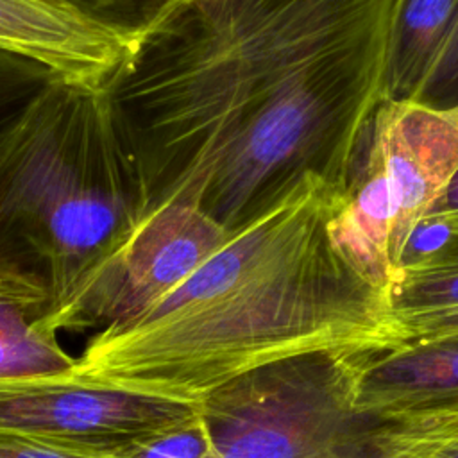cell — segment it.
<instances>
[{"label": "cell", "mask_w": 458, "mask_h": 458, "mask_svg": "<svg viewBox=\"0 0 458 458\" xmlns=\"http://www.w3.org/2000/svg\"><path fill=\"white\" fill-rule=\"evenodd\" d=\"M73 4H77L79 7L86 9L88 13L106 20V21H111V23H116V25H122L125 27L122 21H120V16H118V11L120 7L127 13V18H129V23L138 29L131 18L132 11L136 9L138 14H140V20L143 23V27L147 29V32L150 34L163 20H166L179 5H182L184 2L188 0H70ZM129 29V27H127ZM140 30V29H138Z\"/></svg>", "instance_id": "19"}, {"label": "cell", "mask_w": 458, "mask_h": 458, "mask_svg": "<svg viewBox=\"0 0 458 458\" xmlns=\"http://www.w3.org/2000/svg\"><path fill=\"white\" fill-rule=\"evenodd\" d=\"M327 229L335 247L388 295L395 277V206L370 118L354 147L344 195Z\"/></svg>", "instance_id": "10"}, {"label": "cell", "mask_w": 458, "mask_h": 458, "mask_svg": "<svg viewBox=\"0 0 458 458\" xmlns=\"http://www.w3.org/2000/svg\"><path fill=\"white\" fill-rule=\"evenodd\" d=\"M358 458H458V401L369 420Z\"/></svg>", "instance_id": "15"}, {"label": "cell", "mask_w": 458, "mask_h": 458, "mask_svg": "<svg viewBox=\"0 0 458 458\" xmlns=\"http://www.w3.org/2000/svg\"><path fill=\"white\" fill-rule=\"evenodd\" d=\"M394 23L317 59L243 114L156 200L200 204L234 229L308 174L345 188L358 138L386 98Z\"/></svg>", "instance_id": "4"}, {"label": "cell", "mask_w": 458, "mask_h": 458, "mask_svg": "<svg viewBox=\"0 0 458 458\" xmlns=\"http://www.w3.org/2000/svg\"><path fill=\"white\" fill-rule=\"evenodd\" d=\"M200 410L202 403L68 377L0 379V437L79 458H109Z\"/></svg>", "instance_id": "6"}, {"label": "cell", "mask_w": 458, "mask_h": 458, "mask_svg": "<svg viewBox=\"0 0 458 458\" xmlns=\"http://www.w3.org/2000/svg\"><path fill=\"white\" fill-rule=\"evenodd\" d=\"M342 195L344 188L308 174L234 227L165 299L95 333L59 377L202 403L270 361L386 345V292L329 236Z\"/></svg>", "instance_id": "1"}, {"label": "cell", "mask_w": 458, "mask_h": 458, "mask_svg": "<svg viewBox=\"0 0 458 458\" xmlns=\"http://www.w3.org/2000/svg\"><path fill=\"white\" fill-rule=\"evenodd\" d=\"M395 206L394 267L413 227L458 172V106L385 98L370 116Z\"/></svg>", "instance_id": "9"}, {"label": "cell", "mask_w": 458, "mask_h": 458, "mask_svg": "<svg viewBox=\"0 0 458 458\" xmlns=\"http://www.w3.org/2000/svg\"><path fill=\"white\" fill-rule=\"evenodd\" d=\"M50 288L36 270L0 258V379L59 377L75 358L45 327Z\"/></svg>", "instance_id": "12"}, {"label": "cell", "mask_w": 458, "mask_h": 458, "mask_svg": "<svg viewBox=\"0 0 458 458\" xmlns=\"http://www.w3.org/2000/svg\"><path fill=\"white\" fill-rule=\"evenodd\" d=\"M447 213H458V172L447 182V186L442 190V193L433 202V206L429 208L426 216L447 215Z\"/></svg>", "instance_id": "22"}, {"label": "cell", "mask_w": 458, "mask_h": 458, "mask_svg": "<svg viewBox=\"0 0 458 458\" xmlns=\"http://www.w3.org/2000/svg\"><path fill=\"white\" fill-rule=\"evenodd\" d=\"M213 444L202 410L191 419L127 445L109 458H211Z\"/></svg>", "instance_id": "16"}, {"label": "cell", "mask_w": 458, "mask_h": 458, "mask_svg": "<svg viewBox=\"0 0 458 458\" xmlns=\"http://www.w3.org/2000/svg\"><path fill=\"white\" fill-rule=\"evenodd\" d=\"M413 98L435 107L458 106V14Z\"/></svg>", "instance_id": "17"}, {"label": "cell", "mask_w": 458, "mask_h": 458, "mask_svg": "<svg viewBox=\"0 0 458 458\" xmlns=\"http://www.w3.org/2000/svg\"><path fill=\"white\" fill-rule=\"evenodd\" d=\"M0 458H79V456L64 454L54 449L27 444L16 438L0 437Z\"/></svg>", "instance_id": "21"}, {"label": "cell", "mask_w": 458, "mask_h": 458, "mask_svg": "<svg viewBox=\"0 0 458 458\" xmlns=\"http://www.w3.org/2000/svg\"><path fill=\"white\" fill-rule=\"evenodd\" d=\"M388 302L390 317L458 308V213L424 216L413 227Z\"/></svg>", "instance_id": "13"}, {"label": "cell", "mask_w": 458, "mask_h": 458, "mask_svg": "<svg viewBox=\"0 0 458 458\" xmlns=\"http://www.w3.org/2000/svg\"><path fill=\"white\" fill-rule=\"evenodd\" d=\"M404 0H188L113 86L157 193L193 170L270 93L336 48L394 23Z\"/></svg>", "instance_id": "3"}, {"label": "cell", "mask_w": 458, "mask_h": 458, "mask_svg": "<svg viewBox=\"0 0 458 458\" xmlns=\"http://www.w3.org/2000/svg\"><path fill=\"white\" fill-rule=\"evenodd\" d=\"M363 349L288 356L213 390L202 401L211 458H358Z\"/></svg>", "instance_id": "5"}, {"label": "cell", "mask_w": 458, "mask_h": 458, "mask_svg": "<svg viewBox=\"0 0 458 458\" xmlns=\"http://www.w3.org/2000/svg\"><path fill=\"white\" fill-rule=\"evenodd\" d=\"M458 340V308L390 317V335L385 347Z\"/></svg>", "instance_id": "18"}, {"label": "cell", "mask_w": 458, "mask_h": 458, "mask_svg": "<svg viewBox=\"0 0 458 458\" xmlns=\"http://www.w3.org/2000/svg\"><path fill=\"white\" fill-rule=\"evenodd\" d=\"M32 66L20 57L0 52V109L16 98L18 89L27 82L25 70Z\"/></svg>", "instance_id": "20"}, {"label": "cell", "mask_w": 458, "mask_h": 458, "mask_svg": "<svg viewBox=\"0 0 458 458\" xmlns=\"http://www.w3.org/2000/svg\"><path fill=\"white\" fill-rule=\"evenodd\" d=\"M145 38V32L106 21L70 0H0V52L66 82L114 86Z\"/></svg>", "instance_id": "8"}, {"label": "cell", "mask_w": 458, "mask_h": 458, "mask_svg": "<svg viewBox=\"0 0 458 458\" xmlns=\"http://www.w3.org/2000/svg\"><path fill=\"white\" fill-rule=\"evenodd\" d=\"M458 14V0H404L390 39L386 98H413Z\"/></svg>", "instance_id": "14"}, {"label": "cell", "mask_w": 458, "mask_h": 458, "mask_svg": "<svg viewBox=\"0 0 458 458\" xmlns=\"http://www.w3.org/2000/svg\"><path fill=\"white\" fill-rule=\"evenodd\" d=\"M453 401H458V340L361 351L358 411L367 420Z\"/></svg>", "instance_id": "11"}, {"label": "cell", "mask_w": 458, "mask_h": 458, "mask_svg": "<svg viewBox=\"0 0 458 458\" xmlns=\"http://www.w3.org/2000/svg\"><path fill=\"white\" fill-rule=\"evenodd\" d=\"M157 179L113 86L48 77L0 127V258L41 274L45 327H91L111 268Z\"/></svg>", "instance_id": "2"}, {"label": "cell", "mask_w": 458, "mask_h": 458, "mask_svg": "<svg viewBox=\"0 0 458 458\" xmlns=\"http://www.w3.org/2000/svg\"><path fill=\"white\" fill-rule=\"evenodd\" d=\"M231 231L197 202L156 200L118 254L91 327L125 322L165 299L225 243Z\"/></svg>", "instance_id": "7"}]
</instances>
